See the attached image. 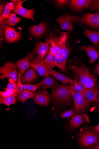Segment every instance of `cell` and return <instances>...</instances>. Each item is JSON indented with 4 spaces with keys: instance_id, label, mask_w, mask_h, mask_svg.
Listing matches in <instances>:
<instances>
[{
    "instance_id": "obj_42",
    "label": "cell",
    "mask_w": 99,
    "mask_h": 149,
    "mask_svg": "<svg viewBox=\"0 0 99 149\" xmlns=\"http://www.w3.org/2000/svg\"><path fill=\"white\" fill-rule=\"evenodd\" d=\"M0 31H1V43L2 40H2L3 39V33L1 29V30H0Z\"/></svg>"
},
{
    "instance_id": "obj_33",
    "label": "cell",
    "mask_w": 99,
    "mask_h": 149,
    "mask_svg": "<svg viewBox=\"0 0 99 149\" xmlns=\"http://www.w3.org/2000/svg\"><path fill=\"white\" fill-rule=\"evenodd\" d=\"M8 2H7L4 8V10L1 17L7 19L10 15V13L12 12L9 7Z\"/></svg>"
},
{
    "instance_id": "obj_35",
    "label": "cell",
    "mask_w": 99,
    "mask_h": 149,
    "mask_svg": "<svg viewBox=\"0 0 99 149\" xmlns=\"http://www.w3.org/2000/svg\"><path fill=\"white\" fill-rule=\"evenodd\" d=\"M9 83L8 84L6 89L11 90H17V84L11 79H9Z\"/></svg>"
},
{
    "instance_id": "obj_32",
    "label": "cell",
    "mask_w": 99,
    "mask_h": 149,
    "mask_svg": "<svg viewBox=\"0 0 99 149\" xmlns=\"http://www.w3.org/2000/svg\"><path fill=\"white\" fill-rule=\"evenodd\" d=\"M23 85L25 90H29L35 92H36L37 89H39V84L37 85L25 84Z\"/></svg>"
},
{
    "instance_id": "obj_34",
    "label": "cell",
    "mask_w": 99,
    "mask_h": 149,
    "mask_svg": "<svg viewBox=\"0 0 99 149\" xmlns=\"http://www.w3.org/2000/svg\"><path fill=\"white\" fill-rule=\"evenodd\" d=\"M89 8L91 11L99 12V0L92 1L91 5Z\"/></svg>"
},
{
    "instance_id": "obj_13",
    "label": "cell",
    "mask_w": 99,
    "mask_h": 149,
    "mask_svg": "<svg viewBox=\"0 0 99 149\" xmlns=\"http://www.w3.org/2000/svg\"><path fill=\"white\" fill-rule=\"evenodd\" d=\"M30 67L35 70L41 76L46 77L49 75V70L44 64L43 60L34 58L31 62Z\"/></svg>"
},
{
    "instance_id": "obj_28",
    "label": "cell",
    "mask_w": 99,
    "mask_h": 149,
    "mask_svg": "<svg viewBox=\"0 0 99 149\" xmlns=\"http://www.w3.org/2000/svg\"><path fill=\"white\" fill-rule=\"evenodd\" d=\"M44 62L48 70L53 69L55 67L54 65V56L49 51L45 59Z\"/></svg>"
},
{
    "instance_id": "obj_27",
    "label": "cell",
    "mask_w": 99,
    "mask_h": 149,
    "mask_svg": "<svg viewBox=\"0 0 99 149\" xmlns=\"http://www.w3.org/2000/svg\"><path fill=\"white\" fill-rule=\"evenodd\" d=\"M84 86L85 90L91 89L98 87L97 78L91 74L87 78Z\"/></svg>"
},
{
    "instance_id": "obj_9",
    "label": "cell",
    "mask_w": 99,
    "mask_h": 149,
    "mask_svg": "<svg viewBox=\"0 0 99 149\" xmlns=\"http://www.w3.org/2000/svg\"><path fill=\"white\" fill-rule=\"evenodd\" d=\"M63 32L59 36L51 33L49 37L45 39L46 42L50 46L49 51L54 56L59 51L61 47Z\"/></svg>"
},
{
    "instance_id": "obj_43",
    "label": "cell",
    "mask_w": 99,
    "mask_h": 149,
    "mask_svg": "<svg viewBox=\"0 0 99 149\" xmlns=\"http://www.w3.org/2000/svg\"><path fill=\"white\" fill-rule=\"evenodd\" d=\"M96 104L97 110L99 113V102H96Z\"/></svg>"
},
{
    "instance_id": "obj_17",
    "label": "cell",
    "mask_w": 99,
    "mask_h": 149,
    "mask_svg": "<svg viewBox=\"0 0 99 149\" xmlns=\"http://www.w3.org/2000/svg\"><path fill=\"white\" fill-rule=\"evenodd\" d=\"M83 33L90 40L95 48L99 49V31H92L87 28H84Z\"/></svg>"
},
{
    "instance_id": "obj_19",
    "label": "cell",
    "mask_w": 99,
    "mask_h": 149,
    "mask_svg": "<svg viewBox=\"0 0 99 149\" xmlns=\"http://www.w3.org/2000/svg\"><path fill=\"white\" fill-rule=\"evenodd\" d=\"M48 73L49 75H52L56 79L60 80L61 83L65 85L67 84H71L77 81L76 79H73L63 74L56 72L53 69L49 70Z\"/></svg>"
},
{
    "instance_id": "obj_41",
    "label": "cell",
    "mask_w": 99,
    "mask_h": 149,
    "mask_svg": "<svg viewBox=\"0 0 99 149\" xmlns=\"http://www.w3.org/2000/svg\"><path fill=\"white\" fill-rule=\"evenodd\" d=\"M83 116L84 117L85 119L88 123H90L89 118L87 114H84L83 115Z\"/></svg>"
},
{
    "instance_id": "obj_14",
    "label": "cell",
    "mask_w": 99,
    "mask_h": 149,
    "mask_svg": "<svg viewBox=\"0 0 99 149\" xmlns=\"http://www.w3.org/2000/svg\"><path fill=\"white\" fill-rule=\"evenodd\" d=\"M34 100L36 104L39 105L48 106L50 101L49 93L46 90L39 91L35 94Z\"/></svg>"
},
{
    "instance_id": "obj_40",
    "label": "cell",
    "mask_w": 99,
    "mask_h": 149,
    "mask_svg": "<svg viewBox=\"0 0 99 149\" xmlns=\"http://www.w3.org/2000/svg\"><path fill=\"white\" fill-rule=\"evenodd\" d=\"M4 5L3 4H1L0 5V17L2 16L4 10Z\"/></svg>"
},
{
    "instance_id": "obj_20",
    "label": "cell",
    "mask_w": 99,
    "mask_h": 149,
    "mask_svg": "<svg viewBox=\"0 0 99 149\" xmlns=\"http://www.w3.org/2000/svg\"><path fill=\"white\" fill-rule=\"evenodd\" d=\"M47 25L45 22H41L38 25H33L30 28L31 34L36 37H39L43 35L46 30Z\"/></svg>"
},
{
    "instance_id": "obj_45",
    "label": "cell",
    "mask_w": 99,
    "mask_h": 149,
    "mask_svg": "<svg viewBox=\"0 0 99 149\" xmlns=\"http://www.w3.org/2000/svg\"><path fill=\"white\" fill-rule=\"evenodd\" d=\"M98 135H99V134Z\"/></svg>"
},
{
    "instance_id": "obj_31",
    "label": "cell",
    "mask_w": 99,
    "mask_h": 149,
    "mask_svg": "<svg viewBox=\"0 0 99 149\" xmlns=\"http://www.w3.org/2000/svg\"><path fill=\"white\" fill-rule=\"evenodd\" d=\"M6 90L0 92V97L6 98L8 97L15 96L16 97L18 96L17 90H8L5 88Z\"/></svg>"
},
{
    "instance_id": "obj_6",
    "label": "cell",
    "mask_w": 99,
    "mask_h": 149,
    "mask_svg": "<svg viewBox=\"0 0 99 149\" xmlns=\"http://www.w3.org/2000/svg\"><path fill=\"white\" fill-rule=\"evenodd\" d=\"M70 90L74 99L75 110L78 113L88 110L91 102L81 93L70 88Z\"/></svg>"
},
{
    "instance_id": "obj_29",
    "label": "cell",
    "mask_w": 99,
    "mask_h": 149,
    "mask_svg": "<svg viewBox=\"0 0 99 149\" xmlns=\"http://www.w3.org/2000/svg\"><path fill=\"white\" fill-rule=\"evenodd\" d=\"M16 97L11 96L6 98L0 97V104H3L8 107L11 104H15L17 102Z\"/></svg>"
},
{
    "instance_id": "obj_38",
    "label": "cell",
    "mask_w": 99,
    "mask_h": 149,
    "mask_svg": "<svg viewBox=\"0 0 99 149\" xmlns=\"http://www.w3.org/2000/svg\"><path fill=\"white\" fill-rule=\"evenodd\" d=\"M92 129V130L93 132L97 133L98 135L99 134V124L95 127H93Z\"/></svg>"
},
{
    "instance_id": "obj_36",
    "label": "cell",
    "mask_w": 99,
    "mask_h": 149,
    "mask_svg": "<svg viewBox=\"0 0 99 149\" xmlns=\"http://www.w3.org/2000/svg\"><path fill=\"white\" fill-rule=\"evenodd\" d=\"M75 113L72 110L66 111L62 113L61 116L62 118H66L75 115Z\"/></svg>"
},
{
    "instance_id": "obj_8",
    "label": "cell",
    "mask_w": 99,
    "mask_h": 149,
    "mask_svg": "<svg viewBox=\"0 0 99 149\" xmlns=\"http://www.w3.org/2000/svg\"><path fill=\"white\" fill-rule=\"evenodd\" d=\"M1 29L3 31L8 43H15L20 40L22 36L21 31H17L15 29L6 25H1Z\"/></svg>"
},
{
    "instance_id": "obj_10",
    "label": "cell",
    "mask_w": 99,
    "mask_h": 149,
    "mask_svg": "<svg viewBox=\"0 0 99 149\" xmlns=\"http://www.w3.org/2000/svg\"><path fill=\"white\" fill-rule=\"evenodd\" d=\"M25 1H21L16 3L13 10V12L25 18L31 19L35 21L34 18L35 11V9L34 8L28 10L23 7L22 4Z\"/></svg>"
},
{
    "instance_id": "obj_3",
    "label": "cell",
    "mask_w": 99,
    "mask_h": 149,
    "mask_svg": "<svg viewBox=\"0 0 99 149\" xmlns=\"http://www.w3.org/2000/svg\"><path fill=\"white\" fill-rule=\"evenodd\" d=\"M78 141L80 146L93 148L99 145V135L89 128H87L79 134Z\"/></svg>"
},
{
    "instance_id": "obj_26",
    "label": "cell",
    "mask_w": 99,
    "mask_h": 149,
    "mask_svg": "<svg viewBox=\"0 0 99 149\" xmlns=\"http://www.w3.org/2000/svg\"><path fill=\"white\" fill-rule=\"evenodd\" d=\"M35 94L31 91L25 90L18 95L17 99L18 101L24 103L28 99L33 98Z\"/></svg>"
},
{
    "instance_id": "obj_37",
    "label": "cell",
    "mask_w": 99,
    "mask_h": 149,
    "mask_svg": "<svg viewBox=\"0 0 99 149\" xmlns=\"http://www.w3.org/2000/svg\"><path fill=\"white\" fill-rule=\"evenodd\" d=\"M55 2L60 7H62L66 5L69 2L68 0H57Z\"/></svg>"
},
{
    "instance_id": "obj_44",
    "label": "cell",
    "mask_w": 99,
    "mask_h": 149,
    "mask_svg": "<svg viewBox=\"0 0 99 149\" xmlns=\"http://www.w3.org/2000/svg\"><path fill=\"white\" fill-rule=\"evenodd\" d=\"M11 1L16 4V3L21 1H20V0H12Z\"/></svg>"
},
{
    "instance_id": "obj_22",
    "label": "cell",
    "mask_w": 99,
    "mask_h": 149,
    "mask_svg": "<svg viewBox=\"0 0 99 149\" xmlns=\"http://www.w3.org/2000/svg\"><path fill=\"white\" fill-rule=\"evenodd\" d=\"M39 87L43 90L54 87L58 85L57 81L49 75L45 77L38 83Z\"/></svg>"
},
{
    "instance_id": "obj_25",
    "label": "cell",
    "mask_w": 99,
    "mask_h": 149,
    "mask_svg": "<svg viewBox=\"0 0 99 149\" xmlns=\"http://www.w3.org/2000/svg\"><path fill=\"white\" fill-rule=\"evenodd\" d=\"M85 122L84 117L80 114L75 115L72 117L70 120V125L73 128H78Z\"/></svg>"
},
{
    "instance_id": "obj_24",
    "label": "cell",
    "mask_w": 99,
    "mask_h": 149,
    "mask_svg": "<svg viewBox=\"0 0 99 149\" xmlns=\"http://www.w3.org/2000/svg\"><path fill=\"white\" fill-rule=\"evenodd\" d=\"M37 77L36 70L32 67L22 77L21 79V82L22 84L32 83L35 79Z\"/></svg>"
},
{
    "instance_id": "obj_15",
    "label": "cell",
    "mask_w": 99,
    "mask_h": 149,
    "mask_svg": "<svg viewBox=\"0 0 99 149\" xmlns=\"http://www.w3.org/2000/svg\"><path fill=\"white\" fill-rule=\"evenodd\" d=\"M92 2L91 0H71L69 2V5L73 11H78L89 8Z\"/></svg>"
},
{
    "instance_id": "obj_7",
    "label": "cell",
    "mask_w": 99,
    "mask_h": 149,
    "mask_svg": "<svg viewBox=\"0 0 99 149\" xmlns=\"http://www.w3.org/2000/svg\"><path fill=\"white\" fill-rule=\"evenodd\" d=\"M69 68L75 74L76 78L78 79V81L84 85L87 78L91 75L89 70L83 64L79 66L70 65Z\"/></svg>"
},
{
    "instance_id": "obj_30",
    "label": "cell",
    "mask_w": 99,
    "mask_h": 149,
    "mask_svg": "<svg viewBox=\"0 0 99 149\" xmlns=\"http://www.w3.org/2000/svg\"><path fill=\"white\" fill-rule=\"evenodd\" d=\"M70 88L75 91L81 93L83 94L85 90L84 85L78 81L71 84Z\"/></svg>"
},
{
    "instance_id": "obj_39",
    "label": "cell",
    "mask_w": 99,
    "mask_h": 149,
    "mask_svg": "<svg viewBox=\"0 0 99 149\" xmlns=\"http://www.w3.org/2000/svg\"><path fill=\"white\" fill-rule=\"evenodd\" d=\"M94 72L97 75H99V62L95 68Z\"/></svg>"
},
{
    "instance_id": "obj_23",
    "label": "cell",
    "mask_w": 99,
    "mask_h": 149,
    "mask_svg": "<svg viewBox=\"0 0 99 149\" xmlns=\"http://www.w3.org/2000/svg\"><path fill=\"white\" fill-rule=\"evenodd\" d=\"M83 95L91 102H99V87L96 88L85 90Z\"/></svg>"
},
{
    "instance_id": "obj_11",
    "label": "cell",
    "mask_w": 99,
    "mask_h": 149,
    "mask_svg": "<svg viewBox=\"0 0 99 149\" xmlns=\"http://www.w3.org/2000/svg\"><path fill=\"white\" fill-rule=\"evenodd\" d=\"M32 53H28L26 56L15 62L18 73L22 76L25 72L31 66V62L34 58Z\"/></svg>"
},
{
    "instance_id": "obj_12",
    "label": "cell",
    "mask_w": 99,
    "mask_h": 149,
    "mask_svg": "<svg viewBox=\"0 0 99 149\" xmlns=\"http://www.w3.org/2000/svg\"><path fill=\"white\" fill-rule=\"evenodd\" d=\"M49 49L50 46L47 43L39 42L36 44L32 54L34 58L43 60L48 53Z\"/></svg>"
},
{
    "instance_id": "obj_5",
    "label": "cell",
    "mask_w": 99,
    "mask_h": 149,
    "mask_svg": "<svg viewBox=\"0 0 99 149\" xmlns=\"http://www.w3.org/2000/svg\"><path fill=\"white\" fill-rule=\"evenodd\" d=\"M17 70L15 63L8 61L5 63L0 68V78L4 80L6 78H9L12 79L17 84Z\"/></svg>"
},
{
    "instance_id": "obj_1",
    "label": "cell",
    "mask_w": 99,
    "mask_h": 149,
    "mask_svg": "<svg viewBox=\"0 0 99 149\" xmlns=\"http://www.w3.org/2000/svg\"><path fill=\"white\" fill-rule=\"evenodd\" d=\"M69 34V32H63L60 50L54 56L55 66L57 67L62 72L67 74H68L66 70V63L71 51L66 42Z\"/></svg>"
},
{
    "instance_id": "obj_4",
    "label": "cell",
    "mask_w": 99,
    "mask_h": 149,
    "mask_svg": "<svg viewBox=\"0 0 99 149\" xmlns=\"http://www.w3.org/2000/svg\"><path fill=\"white\" fill-rule=\"evenodd\" d=\"M51 98L53 100L58 102L69 103L71 102L73 97L70 86L58 84L53 88Z\"/></svg>"
},
{
    "instance_id": "obj_16",
    "label": "cell",
    "mask_w": 99,
    "mask_h": 149,
    "mask_svg": "<svg viewBox=\"0 0 99 149\" xmlns=\"http://www.w3.org/2000/svg\"><path fill=\"white\" fill-rule=\"evenodd\" d=\"M79 49L85 51L89 57L90 58L89 63L92 65L97 60L99 61V51L92 45L88 46L83 45L79 47Z\"/></svg>"
},
{
    "instance_id": "obj_21",
    "label": "cell",
    "mask_w": 99,
    "mask_h": 149,
    "mask_svg": "<svg viewBox=\"0 0 99 149\" xmlns=\"http://www.w3.org/2000/svg\"><path fill=\"white\" fill-rule=\"evenodd\" d=\"M21 19V18L17 17L15 13H12L7 19L0 17V24L2 25L13 27L19 23Z\"/></svg>"
},
{
    "instance_id": "obj_2",
    "label": "cell",
    "mask_w": 99,
    "mask_h": 149,
    "mask_svg": "<svg viewBox=\"0 0 99 149\" xmlns=\"http://www.w3.org/2000/svg\"><path fill=\"white\" fill-rule=\"evenodd\" d=\"M67 16L72 23L84 24L94 29H99V13H92L87 12L82 16L71 15Z\"/></svg>"
},
{
    "instance_id": "obj_18",
    "label": "cell",
    "mask_w": 99,
    "mask_h": 149,
    "mask_svg": "<svg viewBox=\"0 0 99 149\" xmlns=\"http://www.w3.org/2000/svg\"><path fill=\"white\" fill-rule=\"evenodd\" d=\"M56 21L60 25L61 29L69 31H73V24L69 19L66 13L57 18L56 19Z\"/></svg>"
}]
</instances>
